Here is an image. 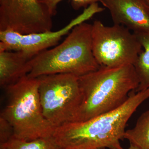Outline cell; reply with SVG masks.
Returning <instances> with one entry per match:
<instances>
[{
    "instance_id": "6da1fadb",
    "label": "cell",
    "mask_w": 149,
    "mask_h": 149,
    "mask_svg": "<svg viewBox=\"0 0 149 149\" xmlns=\"http://www.w3.org/2000/svg\"><path fill=\"white\" fill-rule=\"evenodd\" d=\"M149 98V88L133 91L116 109L83 122L56 127L53 135L60 149H123L126 124L140 105Z\"/></svg>"
},
{
    "instance_id": "7a4b0ae2",
    "label": "cell",
    "mask_w": 149,
    "mask_h": 149,
    "mask_svg": "<svg viewBox=\"0 0 149 149\" xmlns=\"http://www.w3.org/2000/svg\"><path fill=\"white\" fill-rule=\"evenodd\" d=\"M83 100L74 122H83L116 109L137 90L139 78L133 64L101 66L78 77Z\"/></svg>"
},
{
    "instance_id": "3957f363",
    "label": "cell",
    "mask_w": 149,
    "mask_h": 149,
    "mask_svg": "<svg viewBox=\"0 0 149 149\" xmlns=\"http://www.w3.org/2000/svg\"><path fill=\"white\" fill-rule=\"evenodd\" d=\"M92 24L86 22L74 27L61 44L31 59L27 76L66 73L80 77L99 69L101 66L92 49Z\"/></svg>"
},
{
    "instance_id": "277c9868",
    "label": "cell",
    "mask_w": 149,
    "mask_h": 149,
    "mask_svg": "<svg viewBox=\"0 0 149 149\" xmlns=\"http://www.w3.org/2000/svg\"><path fill=\"white\" fill-rule=\"evenodd\" d=\"M38 78L22 77L8 86L7 102L1 116L13 129V137L25 141L53 136L56 127L43 115Z\"/></svg>"
},
{
    "instance_id": "5b68a950",
    "label": "cell",
    "mask_w": 149,
    "mask_h": 149,
    "mask_svg": "<svg viewBox=\"0 0 149 149\" xmlns=\"http://www.w3.org/2000/svg\"><path fill=\"white\" fill-rule=\"evenodd\" d=\"M37 78L40 102L46 119L56 128L74 122L83 100L78 77L61 73Z\"/></svg>"
},
{
    "instance_id": "8992f818",
    "label": "cell",
    "mask_w": 149,
    "mask_h": 149,
    "mask_svg": "<svg viewBox=\"0 0 149 149\" xmlns=\"http://www.w3.org/2000/svg\"><path fill=\"white\" fill-rule=\"evenodd\" d=\"M92 35L93 54L101 66L133 65L143 50L136 35L122 25L107 26L95 20Z\"/></svg>"
},
{
    "instance_id": "52a82bcc",
    "label": "cell",
    "mask_w": 149,
    "mask_h": 149,
    "mask_svg": "<svg viewBox=\"0 0 149 149\" xmlns=\"http://www.w3.org/2000/svg\"><path fill=\"white\" fill-rule=\"evenodd\" d=\"M104 10L97 3L92 4L66 25L56 31L22 34L9 29L0 30V51H19L32 58L41 52L57 45L62 37L69 34L74 27Z\"/></svg>"
},
{
    "instance_id": "ba28073f",
    "label": "cell",
    "mask_w": 149,
    "mask_h": 149,
    "mask_svg": "<svg viewBox=\"0 0 149 149\" xmlns=\"http://www.w3.org/2000/svg\"><path fill=\"white\" fill-rule=\"evenodd\" d=\"M52 17L38 0H0V30L22 34L52 31Z\"/></svg>"
},
{
    "instance_id": "9c48e42d",
    "label": "cell",
    "mask_w": 149,
    "mask_h": 149,
    "mask_svg": "<svg viewBox=\"0 0 149 149\" xmlns=\"http://www.w3.org/2000/svg\"><path fill=\"white\" fill-rule=\"evenodd\" d=\"M109 10L114 24L134 33H149V5L146 0H100Z\"/></svg>"
},
{
    "instance_id": "30bf717a",
    "label": "cell",
    "mask_w": 149,
    "mask_h": 149,
    "mask_svg": "<svg viewBox=\"0 0 149 149\" xmlns=\"http://www.w3.org/2000/svg\"><path fill=\"white\" fill-rule=\"evenodd\" d=\"M31 58L19 51H0V85L6 88L22 77L31 70Z\"/></svg>"
},
{
    "instance_id": "8fae6325",
    "label": "cell",
    "mask_w": 149,
    "mask_h": 149,
    "mask_svg": "<svg viewBox=\"0 0 149 149\" xmlns=\"http://www.w3.org/2000/svg\"><path fill=\"white\" fill-rule=\"evenodd\" d=\"M134 34L143 47V50L133 64L139 80V87L135 91L138 92L149 88V33Z\"/></svg>"
},
{
    "instance_id": "7c38bea8",
    "label": "cell",
    "mask_w": 149,
    "mask_h": 149,
    "mask_svg": "<svg viewBox=\"0 0 149 149\" xmlns=\"http://www.w3.org/2000/svg\"><path fill=\"white\" fill-rule=\"evenodd\" d=\"M124 139L140 149H149V109L141 115L133 128L125 130Z\"/></svg>"
},
{
    "instance_id": "4fadbf2b",
    "label": "cell",
    "mask_w": 149,
    "mask_h": 149,
    "mask_svg": "<svg viewBox=\"0 0 149 149\" xmlns=\"http://www.w3.org/2000/svg\"><path fill=\"white\" fill-rule=\"evenodd\" d=\"M0 149H60L53 136L25 141L12 137L0 144Z\"/></svg>"
},
{
    "instance_id": "5bb4252c",
    "label": "cell",
    "mask_w": 149,
    "mask_h": 149,
    "mask_svg": "<svg viewBox=\"0 0 149 149\" xmlns=\"http://www.w3.org/2000/svg\"><path fill=\"white\" fill-rule=\"evenodd\" d=\"M65 0H38L40 3L47 9L49 13L53 17L57 13V6L60 3ZM71 1L72 8L75 10L81 8H86L89 6L100 2V0H68Z\"/></svg>"
},
{
    "instance_id": "9a60e30c",
    "label": "cell",
    "mask_w": 149,
    "mask_h": 149,
    "mask_svg": "<svg viewBox=\"0 0 149 149\" xmlns=\"http://www.w3.org/2000/svg\"><path fill=\"white\" fill-rule=\"evenodd\" d=\"M13 135V129L9 123L0 116V144L8 141Z\"/></svg>"
},
{
    "instance_id": "2e32d148",
    "label": "cell",
    "mask_w": 149,
    "mask_h": 149,
    "mask_svg": "<svg viewBox=\"0 0 149 149\" xmlns=\"http://www.w3.org/2000/svg\"><path fill=\"white\" fill-rule=\"evenodd\" d=\"M128 149H140L138 147L136 146L135 145L133 144L130 143V146L129 147Z\"/></svg>"
},
{
    "instance_id": "e0dca14e",
    "label": "cell",
    "mask_w": 149,
    "mask_h": 149,
    "mask_svg": "<svg viewBox=\"0 0 149 149\" xmlns=\"http://www.w3.org/2000/svg\"><path fill=\"white\" fill-rule=\"evenodd\" d=\"M146 1L149 5V0H146Z\"/></svg>"
}]
</instances>
